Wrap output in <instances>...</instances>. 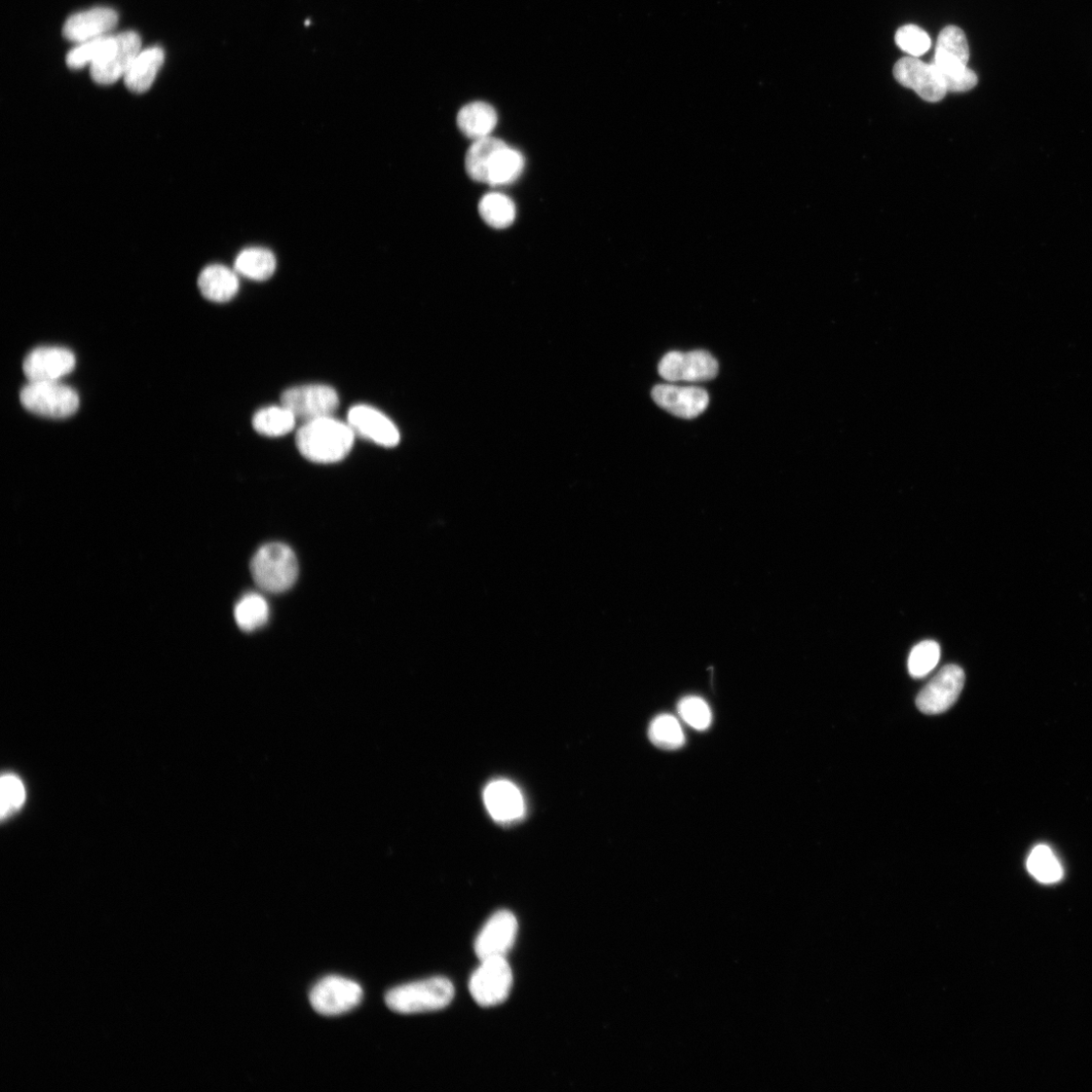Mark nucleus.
Instances as JSON below:
<instances>
[{
  "label": "nucleus",
  "mask_w": 1092,
  "mask_h": 1092,
  "mask_svg": "<svg viewBox=\"0 0 1092 1092\" xmlns=\"http://www.w3.org/2000/svg\"><path fill=\"white\" fill-rule=\"evenodd\" d=\"M355 433L350 424L332 417L305 422L296 433L295 443L307 460L318 464H333L345 460L351 453Z\"/></svg>",
  "instance_id": "f257e3e1"
},
{
  "label": "nucleus",
  "mask_w": 1092,
  "mask_h": 1092,
  "mask_svg": "<svg viewBox=\"0 0 1092 1092\" xmlns=\"http://www.w3.org/2000/svg\"><path fill=\"white\" fill-rule=\"evenodd\" d=\"M969 57L967 37L960 28L949 26L939 32L931 63L948 93H966L977 86V75L967 66Z\"/></svg>",
  "instance_id": "f03ea898"
},
{
  "label": "nucleus",
  "mask_w": 1092,
  "mask_h": 1092,
  "mask_svg": "<svg viewBox=\"0 0 1092 1092\" xmlns=\"http://www.w3.org/2000/svg\"><path fill=\"white\" fill-rule=\"evenodd\" d=\"M252 578L262 591L280 594L297 580L298 562L293 550L280 543L261 546L250 564Z\"/></svg>",
  "instance_id": "7ed1b4c3"
},
{
  "label": "nucleus",
  "mask_w": 1092,
  "mask_h": 1092,
  "mask_svg": "<svg viewBox=\"0 0 1092 1092\" xmlns=\"http://www.w3.org/2000/svg\"><path fill=\"white\" fill-rule=\"evenodd\" d=\"M454 997L453 984L444 977H434L398 987L387 994L385 1000L393 1011L413 1014L443 1009Z\"/></svg>",
  "instance_id": "20e7f679"
},
{
  "label": "nucleus",
  "mask_w": 1092,
  "mask_h": 1092,
  "mask_svg": "<svg viewBox=\"0 0 1092 1092\" xmlns=\"http://www.w3.org/2000/svg\"><path fill=\"white\" fill-rule=\"evenodd\" d=\"M28 411L46 418L63 419L80 408V397L72 388L58 382H30L20 394Z\"/></svg>",
  "instance_id": "39448f33"
},
{
  "label": "nucleus",
  "mask_w": 1092,
  "mask_h": 1092,
  "mask_svg": "<svg viewBox=\"0 0 1092 1092\" xmlns=\"http://www.w3.org/2000/svg\"><path fill=\"white\" fill-rule=\"evenodd\" d=\"M513 986L512 970L505 958L482 961L470 982V992L478 1004L483 1007L503 1003Z\"/></svg>",
  "instance_id": "423d86ee"
},
{
  "label": "nucleus",
  "mask_w": 1092,
  "mask_h": 1092,
  "mask_svg": "<svg viewBox=\"0 0 1092 1092\" xmlns=\"http://www.w3.org/2000/svg\"><path fill=\"white\" fill-rule=\"evenodd\" d=\"M662 378L671 383L705 382L717 378L719 361L705 351L671 352L659 363Z\"/></svg>",
  "instance_id": "0eeeda50"
},
{
  "label": "nucleus",
  "mask_w": 1092,
  "mask_h": 1092,
  "mask_svg": "<svg viewBox=\"0 0 1092 1092\" xmlns=\"http://www.w3.org/2000/svg\"><path fill=\"white\" fill-rule=\"evenodd\" d=\"M142 41L138 33L126 32L115 35L110 47L91 65L93 80L109 86L125 78L130 66L141 52Z\"/></svg>",
  "instance_id": "6e6552de"
},
{
  "label": "nucleus",
  "mask_w": 1092,
  "mask_h": 1092,
  "mask_svg": "<svg viewBox=\"0 0 1092 1092\" xmlns=\"http://www.w3.org/2000/svg\"><path fill=\"white\" fill-rule=\"evenodd\" d=\"M310 1002L318 1013L336 1016L355 1008L362 1000L361 987L342 976L322 979L310 993Z\"/></svg>",
  "instance_id": "1a4fd4ad"
},
{
  "label": "nucleus",
  "mask_w": 1092,
  "mask_h": 1092,
  "mask_svg": "<svg viewBox=\"0 0 1092 1092\" xmlns=\"http://www.w3.org/2000/svg\"><path fill=\"white\" fill-rule=\"evenodd\" d=\"M282 405L296 419L308 422L332 417L339 406V397L333 388L325 385L298 386L284 392Z\"/></svg>",
  "instance_id": "9d476101"
},
{
  "label": "nucleus",
  "mask_w": 1092,
  "mask_h": 1092,
  "mask_svg": "<svg viewBox=\"0 0 1092 1092\" xmlns=\"http://www.w3.org/2000/svg\"><path fill=\"white\" fill-rule=\"evenodd\" d=\"M893 75L902 87L915 91L926 101L938 102L948 94L935 66L917 57L900 59L894 65Z\"/></svg>",
  "instance_id": "9b49d317"
},
{
  "label": "nucleus",
  "mask_w": 1092,
  "mask_h": 1092,
  "mask_svg": "<svg viewBox=\"0 0 1092 1092\" xmlns=\"http://www.w3.org/2000/svg\"><path fill=\"white\" fill-rule=\"evenodd\" d=\"M964 683L965 673L959 666H945L918 695V708L929 715L949 710L958 700Z\"/></svg>",
  "instance_id": "f8f14e48"
},
{
  "label": "nucleus",
  "mask_w": 1092,
  "mask_h": 1092,
  "mask_svg": "<svg viewBox=\"0 0 1092 1092\" xmlns=\"http://www.w3.org/2000/svg\"><path fill=\"white\" fill-rule=\"evenodd\" d=\"M518 932V922L509 911L492 916L477 936L475 951L482 961L505 958L513 948Z\"/></svg>",
  "instance_id": "ddd939ff"
},
{
  "label": "nucleus",
  "mask_w": 1092,
  "mask_h": 1092,
  "mask_svg": "<svg viewBox=\"0 0 1092 1092\" xmlns=\"http://www.w3.org/2000/svg\"><path fill=\"white\" fill-rule=\"evenodd\" d=\"M77 364L72 352L64 348L42 347L32 351L23 369L30 382H58Z\"/></svg>",
  "instance_id": "4468645a"
},
{
  "label": "nucleus",
  "mask_w": 1092,
  "mask_h": 1092,
  "mask_svg": "<svg viewBox=\"0 0 1092 1092\" xmlns=\"http://www.w3.org/2000/svg\"><path fill=\"white\" fill-rule=\"evenodd\" d=\"M652 397L659 407L683 419L698 418L709 405L708 393L698 387L658 385L653 389Z\"/></svg>",
  "instance_id": "2eb2a0df"
},
{
  "label": "nucleus",
  "mask_w": 1092,
  "mask_h": 1092,
  "mask_svg": "<svg viewBox=\"0 0 1092 1092\" xmlns=\"http://www.w3.org/2000/svg\"><path fill=\"white\" fill-rule=\"evenodd\" d=\"M348 419L355 434L376 444L394 447L400 442V433L396 425L373 407L354 406L350 410Z\"/></svg>",
  "instance_id": "dca6fc26"
},
{
  "label": "nucleus",
  "mask_w": 1092,
  "mask_h": 1092,
  "mask_svg": "<svg viewBox=\"0 0 1092 1092\" xmlns=\"http://www.w3.org/2000/svg\"><path fill=\"white\" fill-rule=\"evenodd\" d=\"M118 22L116 11L96 8L71 16L63 27V35L69 41L85 43L106 35Z\"/></svg>",
  "instance_id": "f3484780"
},
{
  "label": "nucleus",
  "mask_w": 1092,
  "mask_h": 1092,
  "mask_svg": "<svg viewBox=\"0 0 1092 1092\" xmlns=\"http://www.w3.org/2000/svg\"><path fill=\"white\" fill-rule=\"evenodd\" d=\"M483 802L488 813L501 823L514 822L525 812L520 790L508 780L499 779L489 783L483 793Z\"/></svg>",
  "instance_id": "a211bd4d"
},
{
  "label": "nucleus",
  "mask_w": 1092,
  "mask_h": 1092,
  "mask_svg": "<svg viewBox=\"0 0 1092 1092\" xmlns=\"http://www.w3.org/2000/svg\"><path fill=\"white\" fill-rule=\"evenodd\" d=\"M163 62L164 51L161 47L141 51L125 75L127 89L135 94L146 93L153 87Z\"/></svg>",
  "instance_id": "6ab92c4d"
},
{
  "label": "nucleus",
  "mask_w": 1092,
  "mask_h": 1092,
  "mask_svg": "<svg viewBox=\"0 0 1092 1092\" xmlns=\"http://www.w3.org/2000/svg\"><path fill=\"white\" fill-rule=\"evenodd\" d=\"M198 286L202 294L216 303L228 302L239 290L236 273L220 265L207 267L199 277Z\"/></svg>",
  "instance_id": "aec40b11"
},
{
  "label": "nucleus",
  "mask_w": 1092,
  "mask_h": 1092,
  "mask_svg": "<svg viewBox=\"0 0 1092 1092\" xmlns=\"http://www.w3.org/2000/svg\"><path fill=\"white\" fill-rule=\"evenodd\" d=\"M498 122L495 108L482 101L465 105L458 115V126L468 138L479 140L488 137Z\"/></svg>",
  "instance_id": "412c9836"
},
{
  "label": "nucleus",
  "mask_w": 1092,
  "mask_h": 1092,
  "mask_svg": "<svg viewBox=\"0 0 1092 1092\" xmlns=\"http://www.w3.org/2000/svg\"><path fill=\"white\" fill-rule=\"evenodd\" d=\"M277 267L275 255L265 248L243 250L235 260L237 274L256 282H265L273 277Z\"/></svg>",
  "instance_id": "4be33fe9"
},
{
  "label": "nucleus",
  "mask_w": 1092,
  "mask_h": 1092,
  "mask_svg": "<svg viewBox=\"0 0 1092 1092\" xmlns=\"http://www.w3.org/2000/svg\"><path fill=\"white\" fill-rule=\"evenodd\" d=\"M506 146L502 140L492 137L476 140L466 157V169L470 177L486 183L489 163L499 150Z\"/></svg>",
  "instance_id": "5701e85b"
},
{
  "label": "nucleus",
  "mask_w": 1092,
  "mask_h": 1092,
  "mask_svg": "<svg viewBox=\"0 0 1092 1092\" xmlns=\"http://www.w3.org/2000/svg\"><path fill=\"white\" fill-rule=\"evenodd\" d=\"M295 417L285 406H272L259 410L253 418V427L261 435L284 436L295 426Z\"/></svg>",
  "instance_id": "b1692460"
},
{
  "label": "nucleus",
  "mask_w": 1092,
  "mask_h": 1092,
  "mask_svg": "<svg viewBox=\"0 0 1092 1092\" xmlns=\"http://www.w3.org/2000/svg\"><path fill=\"white\" fill-rule=\"evenodd\" d=\"M234 615L238 626L243 631H255L269 621L268 601L258 593H248L236 605Z\"/></svg>",
  "instance_id": "393cba45"
},
{
  "label": "nucleus",
  "mask_w": 1092,
  "mask_h": 1092,
  "mask_svg": "<svg viewBox=\"0 0 1092 1092\" xmlns=\"http://www.w3.org/2000/svg\"><path fill=\"white\" fill-rule=\"evenodd\" d=\"M524 166L522 155L506 146L499 150L489 163L486 183L493 186L512 183L521 175Z\"/></svg>",
  "instance_id": "a878e982"
},
{
  "label": "nucleus",
  "mask_w": 1092,
  "mask_h": 1092,
  "mask_svg": "<svg viewBox=\"0 0 1092 1092\" xmlns=\"http://www.w3.org/2000/svg\"><path fill=\"white\" fill-rule=\"evenodd\" d=\"M1027 868L1032 876L1044 884L1057 883L1063 877L1062 865L1046 845H1039L1031 852Z\"/></svg>",
  "instance_id": "bb28decb"
},
{
  "label": "nucleus",
  "mask_w": 1092,
  "mask_h": 1092,
  "mask_svg": "<svg viewBox=\"0 0 1092 1092\" xmlns=\"http://www.w3.org/2000/svg\"><path fill=\"white\" fill-rule=\"evenodd\" d=\"M479 212L482 220L496 229L510 227L516 218L513 201L501 194L485 195L479 204Z\"/></svg>",
  "instance_id": "cd10ccee"
},
{
  "label": "nucleus",
  "mask_w": 1092,
  "mask_h": 1092,
  "mask_svg": "<svg viewBox=\"0 0 1092 1092\" xmlns=\"http://www.w3.org/2000/svg\"><path fill=\"white\" fill-rule=\"evenodd\" d=\"M649 737L652 742L663 749L680 748L685 743L683 730L673 715H659L651 724Z\"/></svg>",
  "instance_id": "c85d7f7f"
},
{
  "label": "nucleus",
  "mask_w": 1092,
  "mask_h": 1092,
  "mask_svg": "<svg viewBox=\"0 0 1092 1092\" xmlns=\"http://www.w3.org/2000/svg\"><path fill=\"white\" fill-rule=\"evenodd\" d=\"M940 648L933 640H925L917 645L909 659V671L916 679L928 675L938 664Z\"/></svg>",
  "instance_id": "c756f323"
},
{
  "label": "nucleus",
  "mask_w": 1092,
  "mask_h": 1092,
  "mask_svg": "<svg viewBox=\"0 0 1092 1092\" xmlns=\"http://www.w3.org/2000/svg\"><path fill=\"white\" fill-rule=\"evenodd\" d=\"M115 36L102 35L71 50L66 58L68 67L81 69L95 63L114 42Z\"/></svg>",
  "instance_id": "7c9ffc66"
},
{
  "label": "nucleus",
  "mask_w": 1092,
  "mask_h": 1092,
  "mask_svg": "<svg viewBox=\"0 0 1092 1092\" xmlns=\"http://www.w3.org/2000/svg\"><path fill=\"white\" fill-rule=\"evenodd\" d=\"M895 42L902 51L917 58L927 53L931 46L928 32L915 25L901 27L895 34Z\"/></svg>",
  "instance_id": "2f4dec72"
},
{
  "label": "nucleus",
  "mask_w": 1092,
  "mask_h": 1092,
  "mask_svg": "<svg viewBox=\"0 0 1092 1092\" xmlns=\"http://www.w3.org/2000/svg\"><path fill=\"white\" fill-rule=\"evenodd\" d=\"M681 719L697 731L707 730L712 722V713L708 704L700 697L688 696L677 705Z\"/></svg>",
  "instance_id": "473e14b6"
},
{
  "label": "nucleus",
  "mask_w": 1092,
  "mask_h": 1092,
  "mask_svg": "<svg viewBox=\"0 0 1092 1092\" xmlns=\"http://www.w3.org/2000/svg\"><path fill=\"white\" fill-rule=\"evenodd\" d=\"M26 800L22 781L15 775L7 774L2 778V816L5 818L19 809Z\"/></svg>",
  "instance_id": "72a5a7b5"
}]
</instances>
